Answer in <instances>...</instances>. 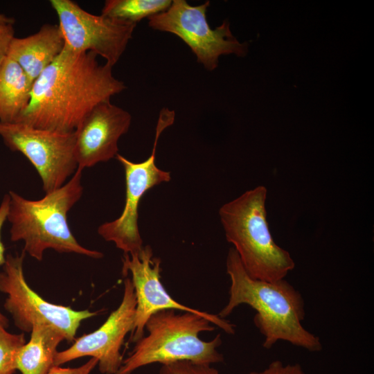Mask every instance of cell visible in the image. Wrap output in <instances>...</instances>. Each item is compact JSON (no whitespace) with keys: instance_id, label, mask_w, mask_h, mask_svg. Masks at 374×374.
<instances>
[{"instance_id":"1","label":"cell","mask_w":374,"mask_h":374,"mask_svg":"<svg viewBox=\"0 0 374 374\" xmlns=\"http://www.w3.org/2000/svg\"><path fill=\"white\" fill-rule=\"evenodd\" d=\"M93 52L64 48L34 81L27 107L15 123L59 132H73L98 104L126 89L112 66Z\"/></svg>"},{"instance_id":"2","label":"cell","mask_w":374,"mask_h":374,"mask_svg":"<svg viewBox=\"0 0 374 374\" xmlns=\"http://www.w3.org/2000/svg\"><path fill=\"white\" fill-rule=\"evenodd\" d=\"M226 267L231 280L229 298L217 314L220 317L224 319L238 306L248 305L256 312L253 322L264 336L265 348L282 340L310 352L322 350L319 338L301 323L304 301L290 283L285 279L270 282L252 278L233 248L228 252Z\"/></svg>"},{"instance_id":"3","label":"cell","mask_w":374,"mask_h":374,"mask_svg":"<svg viewBox=\"0 0 374 374\" xmlns=\"http://www.w3.org/2000/svg\"><path fill=\"white\" fill-rule=\"evenodd\" d=\"M82 169L77 168L71 179L42 199L29 200L10 191L7 219L11 223L10 239L23 240L24 251L37 260L46 249L59 253H76L100 258L102 252L81 246L71 233L67 213L80 199Z\"/></svg>"},{"instance_id":"4","label":"cell","mask_w":374,"mask_h":374,"mask_svg":"<svg viewBox=\"0 0 374 374\" xmlns=\"http://www.w3.org/2000/svg\"><path fill=\"white\" fill-rule=\"evenodd\" d=\"M215 329L213 321L190 312L177 313L166 310L152 314L147 321L148 335L138 340L115 374H132L138 368L154 363L161 365L179 361L211 364L222 362L217 350L221 335L203 341L199 334Z\"/></svg>"},{"instance_id":"5","label":"cell","mask_w":374,"mask_h":374,"mask_svg":"<svg viewBox=\"0 0 374 374\" xmlns=\"http://www.w3.org/2000/svg\"><path fill=\"white\" fill-rule=\"evenodd\" d=\"M267 190L258 186L223 204L219 216L226 240L233 245L241 263L252 278L284 279L295 267L290 253L273 239L267 220Z\"/></svg>"},{"instance_id":"6","label":"cell","mask_w":374,"mask_h":374,"mask_svg":"<svg viewBox=\"0 0 374 374\" xmlns=\"http://www.w3.org/2000/svg\"><path fill=\"white\" fill-rule=\"evenodd\" d=\"M209 6V1L191 6L185 0H173L166 10L149 17L148 25L155 30L179 37L195 55L197 62L206 70L213 71L217 68L220 55L244 57L249 45L235 37L228 20L211 28L206 19Z\"/></svg>"},{"instance_id":"7","label":"cell","mask_w":374,"mask_h":374,"mask_svg":"<svg viewBox=\"0 0 374 374\" xmlns=\"http://www.w3.org/2000/svg\"><path fill=\"white\" fill-rule=\"evenodd\" d=\"M175 118L173 110L166 107L160 111L152 153L143 161L133 162L119 154L116 157L125 172V206L121 215L101 224L98 233L106 241L114 242L123 253H139L144 247L138 224L139 205L142 197L150 188L171 179L170 172L156 165V150L162 132L173 124Z\"/></svg>"},{"instance_id":"8","label":"cell","mask_w":374,"mask_h":374,"mask_svg":"<svg viewBox=\"0 0 374 374\" xmlns=\"http://www.w3.org/2000/svg\"><path fill=\"white\" fill-rule=\"evenodd\" d=\"M25 252L6 256L3 271L0 272V291L7 294L5 309L10 313L16 326L30 332L36 324L51 326L74 341L81 322L96 316L89 310H75L70 307L49 303L28 285L23 271Z\"/></svg>"},{"instance_id":"9","label":"cell","mask_w":374,"mask_h":374,"mask_svg":"<svg viewBox=\"0 0 374 374\" xmlns=\"http://www.w3.org/2000/svg\"><path fill=\"white\" fill-rule=\"evenodd\" d=\"M0 136L11 150L21 152L33 165L46 193L62 186L78 168L74 132L64 133L22 123L0 122Z\"/></svg>"},{"instance_id":"10","label":"cell","mask_w":374,"mask_h":374,"mask_svg":"<svg viewBox=\"0 0 374 374\" xmlns=\"http://www.w3.org/2000/svg\"><path fill=\"white\" fill-rule=\"evenodd\" d=\"M62 31L64 48L93 52L114 66L125 52L136 24L118 21L82 9L71 0H51Z\"/></svg>"},{"instance_id":"11","label":"cell","mask_w":374,"mask_h":374,"mask_svg":"<svg viewBox=\"0 0 374 374\" xmlns=\"http://www.w3.org/2000/svg\"><path fill=\"white\" fill-rule=\"evenodd\" d=\"M122 274L130 278L134 289L136 305L130 341L136 342L145 335V326L154 313L166 310L197 313L213 321V325L228 334L235 332V326L218 315L191 308L175 300L161 281V260L154 257L150 245L144 246L139 253H123Z\"/></svg>"},{"instance_id":"12","label":"cell","mask_w":374,"mask_h":374,"mask_svg":"<svg viewBox=\"0 0 374 374\" xmlns=\"http://www.w3.org/2000/svg\"><path fill=\"white\" fill-rule=\"evenodd\" d=\"M136 296L130 278L124 280V292L119 306L96 330L75 339L69 348L57 352L54 366L89 356L96 358L103 374H115L122 365L121 353L126 335L134 326L136 312Z\"/></svg>"},{"instance_id":"13","label":"cell","mask_w":374,"mask_h":374,"mask_svg":"<svg viewBox=\"0 0 374 374\" xmlns=\"http://www.w3.org/2000/svg\"><path fill=\"white\" fill-rule=\"evenodd\" d=\"M131 122V114L110 101L96 105L74 131L78 168L83 170L116 157L118 140Z\"/></svg>"},{"instance_id":"14","label":"cell","mask_w":374,"mask_h":374,"mask_svg":"<svg viewBox=\"0 0 374 374\" xmlns=\"http://www.w3.org/2000/svg\"><path fill=\"white\" fill-rule=\"evenodd\" d=\"M64 48V40L58 24H45L33 35L14 37L8 55L19 64L33 83Z\"/></svg>"},{"instance_id":"15","label":"cell","mask_w":374,"mask_h":374,"mask_svg":"<svg viewBox=\"0 0 374 374\" xmlns=\"http://www.w3.org/2000/svg\"><path fill=\"white\" fill-rule=\"evenodd\" d=\"M30 339L18 350L15 368L21 374H46L54 366L59 344L65 340L56 328L44 324L35 325Z\"/></svg>"},{"instance_id":"16","label":"cell","mask_w":374,"mask_h":374,"mask_svg":"<svg viewBox=\"0 0 374 374\" xmlns=\"http://www.w3.org/2000/svg\"><path fill=\"white\" fill-rule=\"evenodd\" d=\"M32 86L22 68L7 55L0 67V122L17 121L30 102Z\"/></svg>"},{"instance_id":"17","label":"cell","mask_w":374,"mask_h":374,"mask_svg":"<svg viewBox=\"0 0 374 374\" xmlns=\"http://www.w3.org/2000/svg\"><path fill=\"white\" fill-rule=\"evenodd\" d=\"M171 0H107L101 15L108 18L136 24L144 18L166 10Z\"/></svg>"},{"instance_id":"18","label":"cell","mask_w":374,"mask_h":374,"mask_svg":"<svg viewBox=\"0 0 374 374\" xmlns=\"http://www.w3.org/2000/svg\"><path fill=\"white\" fill-rule=\"evenodd\" d=\"M26 343L23 333L8 332L0 323V374L15 373L16 355Z\"/></svg>"},{"instance_id":"19","label":"cell","mask_w":374,"mask_h":374,"mask_svg":"<svg viewBox=\"0 0 374 374\" xmlns=\"http://www.w3.org/2000/svg\"><path fill=\"white\" fill-rule=\"evenodd\" d=\"M159 374H219V372L211 364L179 361L162 364Z\"/></svg>"},{"instance_id":"20","label":"cell","mask_w":374,"mask_h":374,"mask_svg":"<svg viewBox=\"0 0 374 374\" xmlns=\"http://www.w3.org/2000/svg\"><path fill=\"white\" fill-rule=\"evenodd\" d=\"M248 374H305L299 364H284L280 360H274L260 371H251Z\"/></svg>"},{"instance_id":"21","label":"cell","mask_w":374,"mask_h":374,"mask_svg":"<svg viewBox=\"0 0 374 374\" xmlns=\"http://www.w3.org/2000/svg\"><path fill=\"white\" fill-rule=\"evenodd\" d=\"M10 195H6L0 205V266L3 265L6 262V257L4 256L5 247L1 241V229L5 221L7 219L9 204H10ZM0 323L6 328L8 326V321L7 318L0 312Z\"/></svg>"},{"instance_id":"22","label":"cell","mask_w":374,"mask_h":374,"mask_svg":"<svg viewBox=\"0 0 374 374\" xmlns=\"http://www.w3.org/2000/svg\"><path fill=\"white\" fill-rule=\"evenodd\" d=\"M98 363L96 358L91 357L85 364L76 368L53 366L46 374H90Z\"/></svg>"},{"instance_id":"23","label":"cell","mask_w":374,"mask_h":374,"mask_svg":"<svg viewBox=\"0 0 374 374\" xmlns=\"http://www.w3.org/2000/svg\"><path fill=\"white\" fill-rule=\"evenodd\" d=\"M13 25L0 26V67L8 55V51L11 40L15 37Z\"/></svg>"},{"instance_id":"24","label":"cell","mask_w":374,"mask_h":374,"mask_svg":"<svg viewBox=\"0 0 374 374\" xmlns=\"http://www.w3.org/2000/svg\"><path fill=\"white\" fill-rule=\"evenodd\" d=\"M15 19L0 13V26L5 25H14Z\"/></svg>"}]
</instances>
